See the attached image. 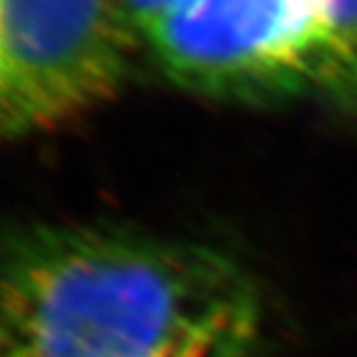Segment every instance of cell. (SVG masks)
I'll return each mask as SVG.
<instances>
[{
    "label": "cell",
    "mask_w": 357,
    "mask_h": 357,
    "mask_svg": "<svg viewBox=\"0 0 357 357\" xmlns=\"http://www.w3.org/2000/svg\"><path fill=\"white\" fill-rule=\"evenodd\" d=\"M0 288V357H267L265 292L232 255L197 241L19 227Z\"/></svg>",
    "instance_id": "obj_1"
},
{
    "label": "cell",
    "mask_w": 357,
    "mask_h": 357,
    "mask_svg": "<svg viewBox=\"0 0 357 357\" xmlns=\"http://www.w3.org/2000/svg\"><path fill=\"white\" fill-rule=\"evenodd\" d=\"M142 45L119 0H0V132L26 139L112 100Z\"/></svg>",
    "instance_id": "obj_2"
},
{
    "label": "cell",
    "mask_w": 357,
    "mask_h": 357,
    "mask_svg": "<svg viewBox=\"0 0 357 357\" xmlns=\"http://www.w3.org/2000/svg\"><path fill=\"white\" fill-rule=\"evenodd\" d=\"M160 73L209 98L323 86L330 0H188L146 35Z\"/></svg>",
    "instance_id": "obj_3"
},
{
    "label": "cell",
    "mask_w": 357,
    "mask_h": 357,
    "mask_svg": "<svg viewBox=\"0 0 357 357\" xmlns=\"http://www.w3.org/2000/svg\"><path fill=\"white\" fill-rule=\"evenodd\" d=\"M323 86L357 96V0H330V47Z\"/></svg>",
    "instance_id": "obj_4"
},
{
    "label": "cell",
    "mask_w": 357,
    "mask_h": 357,
    "mask_svg": "<svg viewBox=\"0 0 357 357\" xmlns=\"http://www.w3.org/2000/svg\"><path fill=\"white\" fill-rule=\"evenodd\" d=\"M185 3L188 0H119L121 10H123L126 19L130 21L135 33L139 35L142 45L155 26L162 24L167 17H172Z\"/></svg>",
    "instance_id": "obj_5"
}]
</instances>
